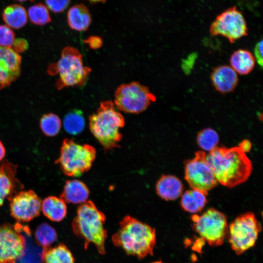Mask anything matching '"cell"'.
I'll return each instance as SVG.
<instances>
[{
  "label": "cell",
  "mask_w": 263,
  "mask_h": 263,
  "mask_svg": "<svg viewBox=\"0 0 263 263\" xmlns=\"http://www.w3.org/2000/svg\"><path fill=\"white\" fill-rule=\"evenodd\" d=\"M18 0V1H19V2H22L26 1H27V0Z\"/></svg>",
  "instance_id": "38"
},
{
  "label": "cell",
  "mask_w": 263,
  "mask_h": 263,
  "mask_svg": "<svg viewBox=\"0 0 263 263\" xmlns=\"http://www.w3.org/2000/svg\"><path fill=\"white\" fill-rule=\"evenodd\" d=\"M155 100V96L147 87L135 81L120 85L114 93L115 105L126 113H139Z\"/></svg>",
  "instance_id": "9"
},
{
  "label": "cell",
  "mask_w": 263,
  "mask_h": 263,
  "mask_svg": "<svg viewBox=\"0 0 263 263\" xmlns=\"http://www.w3.org/2000/svg\"><path fill=\"white\" fill-rule=\"evenodd\" d=\"M69 27L77 31L88 29L91 23V17L87 7L83 4H76L71 7L67 15Z\"/></svg>",
  "instance_id": "19"
},
{
  "label": "cell",
  "mask_w": 263,
  "mask_h": 263,
  "mask_svg": "<svg viewBox=\"0 0 263 263\" xmlns=\"http://www.w3.org/2000/svg\"><path fill=\"white\" fill-rule=\"evenodd\" d=\"M119 226L112 238L115 246L140 259L153 254L156 243L154 228L129 215L121 220Z\"/></svg>",
  "instance_id": "2"
},
{
  "label": "cell",
  "mask_w": 263,
  "mask_h": 263,
  "mask_svg": "<svg viewBox=\"0 0 263 263\" xmlns=\"http://www.w3.org/2000/svg\"><path fill=\"white\" fill-rule=\"evenodd\" d=\"M251 146V143L248 140H244L239 144L238 147L245 153L250 151Z\"/></svg>",
  "instance_id": "35"
},
{
  "label": "cell",
  "mask_w": 263,
  "mask_h": 263,
  "mask_svg": "<svg viewBox=\"0 0 263 263\" xmlns=\"http://www.w3.org/2000/svg\"><path fill=\"white\" fill-rule=\"evenodd\" d=\"M35 236L36 242L43 248L49 247L57 240L55 229L46 223H42L37 227Z\"/></svg>",
  "instance_id": "26"
},
{
  "label": "cell",
  "mask_w": 263,
  "mask_h": 263,
  "mask_svg": "<svg viewBox=\"0 0 263 263\" xmlns=\"http://www.w3.org/2000/svg\"><path fill=\"white\" fill-rule=\"evenodd\" d=\"M231 67L242 75L250 73L255 64V57L249 51L239 49L233 53L230 57Z\"/></svg>",
  "instance_id": "22"
},
{
  "label": "cell",
  "mask_w": 263,
  "mask_h": 263,
  "mask_svg": "<svg viewBox=\"0 0 263 263\" xmlns=\"http://www.w3.org/2000/svg\"><path fill=\"white\" fill-rule=\"evenodd\" d=\"M55 66L59 76L56 82L59 89L83 85L91 71L90 68L84 65L82 56L79 51L70 46L63 49L60 58Z\"/></svg>",
  "instance_id": "6"
},
{
  "label": "cell",
  "mask_w": 263,
  "mask_h": 263,
  "mask_svg": "<svg viewBox=\"0 0 263 263\" xmlns=\"http://www.w3.org/2000/svg\"><path fill=\"white\" fill-rule=\"evenodd\" d=\"M255 57L258 63L263 66V41L261 40L257 43L255 48Z\"/></svg>",
  "instance_id": "33"
},
{
  "label": "cell",
  "mask_w": 263,
  "mask_h": 263,
  "mask_svg": "<svg viewBox=\"0 0 263 263\" xmlns=\"http://www.w3.org/2000/svg\"><path fill=\"white\" fill-rule=\"evenodd\" d=\"M91 2H94V3H96V2H104L106 0H87Z\"/></svg>",
  "instance_id": "37"
},
{
  "label": "cell",
  "mask_w": 263,
  "mask_h": 263,
  "mask_svg": "<svg viewBox=\"0 0 263 263\" xmlns=\"http://www.w3.org/2000/svg\"><path fill=\"white\" fill-rule=\"evenodd\" d=\"M15 39V34L6 25H0V46L12 48Z\"/></svg>",
  "instance_id": "30"
},
{
  "label": "cell",
  "mask_w": 263,
  "mask_h": 263,
  "mask_svg": "<svg viewBox=\"0 0 263 263\" xmlns=\"http://www.w3.org/2000/svg\"><path fill=\"white\" fill-rule=\"evenodd\" d=\"M237 73L230 66L222 65L213 71L211 79L215 89L224 94L232 92L236 87L238 78Z\"/></svg>",
  "instance_id": "16"
},
{
  "label": "cell",
  "mask_w": 263,
  "mask_h": 263,
  "mask_svg": "<svg viewBox=\"0 0 263 263\" xmlns=\"http://www.w3.org/2000/svg\"><path fill=\"white\" fill-rule=\"evenodd\" d=\"M209 31L212 36H222L233 43L247 35V28L242 13L233 7L217 16Z\"/></svg>",
  "instance_id": "11"
},
{
  "label": "cell",
  "mask_w": 263,
  "mask_h": 263,
  "mask_svg": "<svg viewBox=\"0 0 263 263\" xmlns=\"http://www.w3.org/2000/svg\"><path fill=\"white\" fill-rule=\"evenodd\" d=\"M70 0H45V5L54 13H61L68 6Z\"/></svg>",
  "instance_id": "31"
},
{
  "label": "cell",
  "mask_w": 263,
  "mask_h": 263,
  "mask_svg": "<svg viewBox=\"0 0 263 263\" xmlns=\"http://www.w3.org/2000/svg\"><path fill=\"white\" fill-rule=\"evenodd\" d=\"M206 160L218 182L228 188L244 183L252 172L251 161L239 147H216Z\"/></svg>",
  "instance_id": "1"
},
{
  "label": "cell",
  "mask_w": 263,
  "mask_h": 263,
  "mask_svg": "<svg viewBox=\"0 0 263 263\" xmlns=\"http://www.w3.org/2000/svg\"><path fill=\"white\" fill-rule=\"evenodd\" d=\"M219 141L217 132L209 128L201 130L197 134V143L203 150L210 151L217 147Z\"/></svg>",
  "instance_id": "29"
},
{
  "label": "cell",
  "mask_w": 263,
  "mask_h": 263,
  "mask_svg": "<svg viewBox=\"0 0 263 263\" xmlns=\"http://www.w3.org/2000/svg\"><path fill=\"white\" fill-rule=\"evenodd\" d=\"M96 154V149L93 146L78 144L73 139L65 138L55 163L65 175L79 177L91 169Z\"/></svg>",
  "instance_id": "5"
},
{
  "label": "cell",
  "mask_w": 263,
  "mask_h": 263,
  "mask_svg": "<svg viewBox=\"0 0 263 263\" xmlns=\"http://www.w3.org/2000/svg\"><path fill=\"white\" fill-rule=\"evenodd\" d=\"M5 149L2 143L0 141V161L2 160L5 155Z\"/></svg>",
  "instance_id": "36"
},
{
  "label": "cell",
  "mask_w": 263,
  "mask_h": 263,
  "mask_svg": "<svg viewBox=\"0 0 263 263\" xmlns=\"http://www.w3.org/2000/svg\"><path fill=\"white\" fill-rule=\"evenodd\" d=\"M17 167L7 160L0 164V207L6 199L9 200L23 188L17 177Z\"/></svg>",
  "instance_id": "15"
},
{
  "label": "cell",
  "mask_w": 263,
  "mask_h": 263,
  "mask_svg": "<svg viewBox=\"0 0 263 263\" xmlns=\"http://www.w3.org/2000/svg\"><path fill=\"white\" fill-rule=\"evenodd\" d=\"M26 239L17 225H0V263H16L24 254Z\"/></svg>",
  "instance_id": "12"
},
{
  "label": "cell",
  "mask_w": 263,
  "mask_h": 263,
  "mask_svg": "<svg viewBox=\"0 0 263 263\" xmlns=\"http://www.w3.org/2000/svg\"><path fill=\"white\" fill-rule=\"evenodd\" d=\"M21 57L12 48L0 46V89L10 86L20 75Z\"/></svg>",
  "instance_id": "14"
},
{
  "label": "cell",
  "mask_w": 263,
  "mask_h": 263,
  "mask_svg": "<svg viewBox=\"0 0 263 263\" xmlns=\"http://www.w3.org/2000/svg\"><path fill=\"white\" fill-rule=\"evenodd\" d=\"M185 178L192 189L206 192L218 183L203 151H197L194 158L186 162Z\"/></svg>",
  "instance_id": "10"
},
{
  "label": "cell",
  "mask_w": 263,
  "mask_h": 263,
  "mask_svg": "<svg viewBox=\"0 0 263 263\" xmlns=\"http://www.w3.org/2000/svg\"><path fill=\"white\" fill-rule=\"evenodd\" d=\"M63 124L68 133L77 135L84 129L85 121L82 113L80 110H74L65 115Z\"/></svg>",
  "instance_id": "25"
},
{
  "label": "cell",
  "mask_w": 263,
  "mask_h": 263,
  "mask_svg": "<svg viewBox=\"0 0 263 263\" xmlns=\"http://www.w3.org/2000/svg\"><path fill=\"white\" fill-rule=\"evenodd\" d=\"M261 230V225L253 213L239 215L228 227V241L232 249L237 255L242 254L255 245Z\"/></svg>",
  "instance_id": "7"
},
{
  "label": "cell",
  "mask_w": 263,
  "mask_h": 263,
  "mask_svg": "<svg viewBox=\"0 0 263 263\" xmlns=\"http://www.w3.org/2000/svg\"><path fill=\"white\" fill-rule=\"evenodd\" d=\"M124 125L123 116L115 109L111 101L101 102L96 113L89 117L92 133L106 150L119 147L122 135L119 130Z\"/></svg>",
  "instance_id": "4"
},
{
  "label": "cell",
  "mask_w": 263,
  "mask_h": 263,
  "mask_svg": "<svg viewBox=\"0 0 263 263\" xmlns=\"http://www.w3.org/2000/svg\"><path fill=\"white\" fill-rule=\"evenodd\" d=\"M105 220V214L91 200L82 203L78 207L72 227L75 234L84 240L86 249L90 243H93L100 254L106 253L105 243L107 231L104 226Z\"/></svg>",
  "instance_id": "3"
},
{
  "label": "cell",
  "mask_w": 263,
  "mask_h": 263,
  "mask_svg": "<svg viewBox=\"0 0 263 263\" xmlns=\"http://www.w3.org/2000/svg\"><path fill=\"white\" fill-rule=\"evenodd\" d=\"M2 17L5 25L15 29L24 26L28 20L26 9L18 4H13L6 7L2 11Z\"/></svg>",
  "instance_id": "20"
},
{
  "label": "cell",
  "mask_w": 263,
  "mask_h": 263,
  "mask_svg": "<svg viewBox=\"0 0 263 263\" xmlns=\"http://www.w3.org/2000/svg\"><path fill=\"white\" fill-rule=\"evenodd\" d=\"M191 219L195 231L209 245L218 246L223 244L228 231L225 214L211 208L200 216L192 215Z\"/></svg>",
  "instance_id": "8"
},
{
  "label": "cell",
  "mask_w": 263,
  "mask_h": 263,
  "mask_svg": "<svg viewBox=\"0 0 263 263\" xmlns=\"http://www.w3.org/2000/svg\"><path fill=\"white\" fill-rule=\"evenodd\" d=\"M30 0V1H33L34 0Z\"/></svg>",
  "instance_id": "39"
},
{
  "label": "cell",
  "mask_w": 263,
  "mask_h": 263,
  "mask_svg": "<svg viewBox=\"0 0 263 263\" xmlns=\"http://www.w3.org/2000/svg\"><path fill=\"white\" fill-rule=\"evenodd\" d=\"M12 48L15 52L19 53L25 51L28 46V42L23 38L15 39Z\"/></svg>",
  "instance_id": "32"
},
{
  "label": "cell",
  "mask_w": 263,
  "mask_h": 263,
  "mask_svg": "<svg viewBox=\"0 0 263 263\" xmlns=\"http://www.w3.org/2000/svg\"><path fill=\"white\" fill-rule=\"evenodd\" d=\"M27 12L30 21L34 24L44 25L51 21L49 9L41 3L31 6Z\"/></svg>",
  "instance_id": "28"
},
{
  "label": "cell",
  "mask_w": 263,
  "mask_h": 263,
  "mask_svg": "<svg viewBox=\"0 0 263 263\" xmlns=\"http://www.w3.org/2000/svg\"><path fill=\"white\" fill-rule=\"evenodd\" d=\"M39 126L46 136L52 137L59 133L61 127V121L57 115L49 113L42 116Z\"/></svg>",
  "instance_id": "27"
},
{
  "label": "cell",
  "mask_w": 263,
  "mask_h": 263,
  "mask_svg": "<svg viewBox=\"0 0 263 263\" xmlns=\"http://www.w3.org/2000/svg\"><path fill=\"white\" fill-rule=\"evenodd\" d=\"M41 209L47 218L54 222L62 221L67 214L65 203L60 198L53 196L44 199L41 203Z\"/></svg>",
  "instance_id": "21"
},
{
  "label": "cell",
  "mask_w": 263,
  "mask_h": 263,
  "mask_svg": "<svg viewBox=\"0 0 263 263\" xmlns=\"http://www.w3.org/2000/svg\"><path fill=\"white\" fill-rule=\"evenodd\" d=\"M89 194V190L83 182L74 179L66 182L59 197L65 203L82 204L87 201Z\"/></svg>",
  "instance_id": "17"
},
{
  "label": "cell",
  "mask_w": 263,
  "mask_h": 263,
  "mask_svg": "<svg viewBox=\"0 0 263 263\" xmlns=\"http://www.w3.org/2000/svg\"><path fill=\"white\" fill-rule=\"evenodd\" d=\"M9 201L10 214L19 222H29L40 214L41 200L32 190H20Z\"/></svg>",
  "instance_id": "13"
},
{
  "label": "cell",
  "mask_w": 263,
  "mask_h": 263,
  "mask_svg": "<svg viewBox=\"0 0 263 263\" xmlns=\"http://www.w3.org/2000/svg\"><path fill=\"white\" fill-rule=\"evenodd\" d=\"M183 189L182 182L173 175H163L156 185L157 194L167 201L174 200L178 198L181 195Z\"/></svg>",
  "instance_id": "18"
},
{
  "label": "cell",
  "mask_w": 263,
  "mask_h": 263,
  "mask_svg": "<svg viewBox=\"0 0 263 263\" xmlns=\"http://www.w3.org/2000/svg\"><path fill=\"white\" fill-rule=\"evenodd\" d=\"M86 42L89 44L91 48L97 49L101 46L102 41L101 38L98 37L92 36L89 37L86 40Z\"/></svg>",
  "instance_id": "34"
},
{
  "label": "cell",
  "mask_w": 263,
  "mask_h": 263,
  "mask_svg": "<svg viewBox=\"0 0 263 263\" xmlns=\"http://www.w3.org/2000/svg\"><path fill=\"white\" fill-rule=\"evenodd\" d=\"M207 192L192 189L187 190L182 195L181 204L183 209L190 213L201 211L205 206Z\"/></svg>",
  "instance_id": "24"
},
{
  "label": "cell",
  "mask_w": 263,
  "mask_h": 263,
  "mask_svg": "<svg viewBox=\"0 0 263 263\" xmlns=\"http://www.w3.org/2000/svg\"><path fill=\"white\" fill-rule=\"evenodd\" d=\"M41 258L42 263H75L71 252L63 244L43 248Z\"/></svg>",
  "instance_id": "23"
}]
</instances>
